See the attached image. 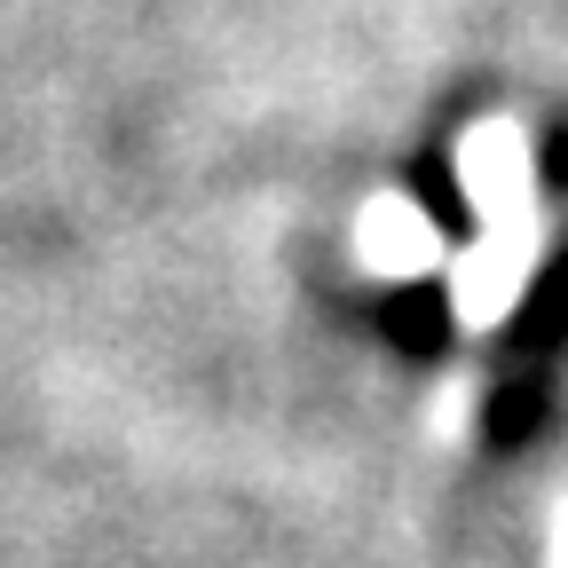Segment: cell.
Returning a JSON list of instances; mask_svg holds the SVG:
<instances>
[{
  "mask_svg": "<svg viewBox=\"0 0 568 568\" xmlns=\"http://www.w3.org/2000/svg\"><path fill=\"white\" fill-rule=\"evenodd\" d=\"M545 410H552V372H514V379H497V387H489V410H481L489 450H529L537 426H545Z\"/></svg>",
  "mask_w": 568,
  "mask_h": 568,
  "instance_id": "3",
  "label": "cell"
},
{
  "mask_svg": "<svg viewBox=\"0 0 568 568\" xmlns=\"http://www.w3.org/2000/svg\"><path fill=\"white\" fill-rule=\"evenodd\" d=\"M560 347H568V237H560L552 261L529 276V293H521L506 339H497V379H514V372H552Z\"/></svg>",
  "mask_w": 568,
  "mask_h": 568,
  "instance_id": "1",
  "label": "cell"
},
{
  "mask_svg": "<svg viewBox=\"0 0 568 568\" xmlns=\"http://www.w3.org/2000/svg\"><path fill=\"white\" fill-rule=\"evenodd\" d=\"M372 324H379V339H395L403 355H443L450 347V293L443 284H403V293H379L372 301Z\"/></svg>",
  "mask_w": 568,
  "mask_h": 568,
  "instance_id": "2",
  "label": "cell"
},
{
  "mask_svg": "<svg viewBox=\"0 0 568 568\" xmlns=\"http://www.w3.org/2000/svg\"><path fill=\"white\" fill-rule=\"evenodd\" d=\"M545 190H568V119L545 126Z\"/></svg>",
  "mask_w": 568,
  "mask_h": 568,
  "instance_id": "5",
  "label": "cell"
},
{
  "mask_svg": "<svg viewBox=\"0 0 568 568\" xmlns=\"http://www.w3.org/2000/svg\"><path fill=\"white\" fill-rule=\"evenodd\" d=\"M410 182H418V205L435 213L450 237H466V230H474V213H466V197H458V182H450V159H443V151H426Z\"/></svg>",
  "mask_w": 568,
  "mask_h": 568,
  "instance_id": "4",
  "label": "cell"
}]
</instances>
